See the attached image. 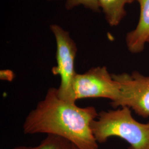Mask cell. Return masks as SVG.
<instances>
[{"label":"cell","mask_w":149,"mask_h":149,"mask_svg":"<svg viewBox=\"0 0 149 149\" xmlns=\"http://www.w3.org/2000/svg\"><path fill=\"white\" fill-rule=\"evenodd\" d=\"M98 116L93 106L80 107L60 98L58 88L50 87L29 113L23 125L25 134H47L65 139L77 149H98L91 123Z\"/></svg>","instance_id":"obj_1"},{"label":"cell","mask_w":149,"mask_h":149,"mask_svg":"<svg viewBox=\"0 0 149 149\" xmlns=\"http://www.w3.org/2000/svg\"><path fill=\"white\" fill-rule=\"evenodd\" d=\"M74 146L65 139L54 135H47V136L37 146L21 145L12 149H74Z\"/></svg>","instance_id":"obj_8"},{"label":"cell","mask_w":149,"mask_h":149,"mask_svg":"<svg viewBox=\"0 0 149 149\" xmlns=\"http://www.w3.org/2000/svg\"><path fill=\"white\" fill-rule=\"evenodd\" d=\"M74 149H77L76 148V146H74Z\"/></svg>","instance_id":"obj_11"},{"label":"cell","mask_w":149,"mask_h":149,"mask_svg":"<svg viewBox=\"0 0 149 149\" xmlns=\"http://www.w3.org/2000/svg\"><path fill=\"white\" fill-rule=\"evenodd\" d=\"M55 39L56 65L52 69L54 75H59L60 83L58 88L60 98L66 101L76 102L73 84L77 72L74 69V60L77 47L70 33L56 24L50 26Z\"/></svg>","instance_id":"obj_3"},{"label":"cell","mask_w":149,"mask_h":149,"mask_svg":"<svg viewBox=\"0 0 149 149\" xmlns=\"http://www.w3.org/2000/svg\"><path fill=\"white\" fill-rule=\"evenodd\" d=\"M75 101L88 98H104L111 104L120 99L119 84L114 80L106 66L91 68L83 74L77 73L73 84Z\"/></svg>","instance_id":"obj_4"},{"label":"cell","mask_w":149,"mask_h":149,"mask_svg":"<svg viewBox=\"0 0 149 149\" xmlns=\"http://www.w3.org/2000/svg\"><path fill=\"white\" fill-rule=\"evenodd\" d=\"M15 77V74L10 70H2L0 71V79L11 82Z\"/></svg>","instance_id":"obj_10"},{"label":"cell","mask_w":149,"mask_h":149,"mask_svg":"<svg viewBox=\"0 0 149 149\" xmlns=\"http://www.w3.org/2000/svg\"><path fill=\"white\" fill-rule=\"evenodd\" d=\"M148 43H149V39H148Z\"/></svg>","instance_id":"obj_12"},{"label":"cell","mask_w":149,"mask_h":149,"mask_svg":"<svg viewBox=\"0 0 149 149\" xmlns=\"http://www.w3.org/2000/svg\"><path fill=\"white\" fill-rule=\"evenodd\" d=\"M91 127L98 143L117 136L126 141L129 149H149V123L137 122L128 107L100 112Z\"/></svg>","instance_id":"obj_2"},{"label":"cell","mask_w":149,"mask_h":149,"mask_svg":"<svg viewBox=\"0 0 149 149\" xmlns=\"http://www.w3.org/2000/svg\"><path fill=\"white\" fill-rule=\"evenodd\" d=\"M136 0H98L107 23L111 26H117L127 15L125 6Z\"/></svg>","instance_id":"obj_7"},{"label":"cell","mask_w":149,"mask_h":149,"mask_svg":"<svg viewBox=\"0 0 149 149\" xmlns=\"http://www.w3.org/2000/svg\"><path fill=\"white\" fill-rule=\"evenodd\" d=\"M140 6V17L136 28L126 35L125 43L133 54L141 53L149 38V0H136Z\"/></svg>","instance_id":"obj_6"},{"label":"cell","mask_w":149,"mask_h":149,"mask_svg":"<svg viewBox=\"0 0 149 149\" xmlns=\"http://www.w3.org/2000/svg\"><path fill=\"white\" fill-rule=\"evenodd\" d=\"M114 80L120 86V99L112 104L114 108L128 107L139 116L149 117V76L138 71L132 74L122 73L112 74Z\"/></svg>","instance_id":"obj_5"},{"label":"cell","mask_w":149,"mask_h":149,"mask_svg":"<svg viewBox=\"0 0 149 149\" xmlns=\"http://www.w3.org/2000/svg\"><path fill=\"white\" fill-rule=\"evenodd\" d=\"M49 1H58V0H47ZM65 8L68 10H70L74 7L83 6L87 9L91 11L99 12L101 11L99 6L98 0H65Z\"/></svg>","instance_id":"obj_9"}]
</instances>
